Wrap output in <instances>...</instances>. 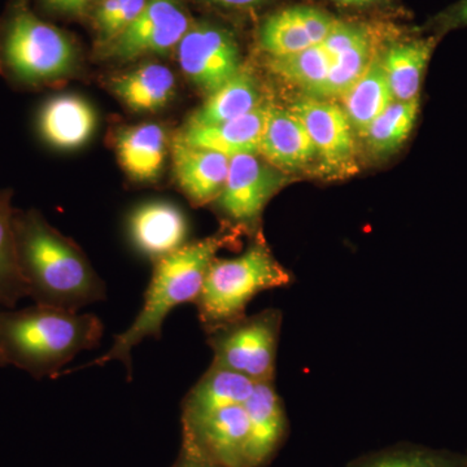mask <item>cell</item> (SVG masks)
<instances>
[{
  "label": "cell",
  "instance_id": "cell-1",
  "mask_svg": "<svg viewBox=\"0 0 467 467\" xmlns=\"http://www.w3.org/2000/svg\"><path fill=\"white\" fill-rule=\"evenodd\" d=\"M18 264L36 306L79 312L107 299L106 285L81 248L36 209L15 211Z\"/></svg>",
  "mask_w": 467,
  "mask_h": 467
},
{
  "label": "cell",
  "instance_id": "cell-2",
  "mask_svg": "<svg viewBox=\"0 0 467 467\" xmlns=\"http://www.w3.org/2000/svg\"><path fill=\"white\" fill-rule=\"evenodd\" d=\"M104 334L99 317L34 306L0 310V349L7 365L42 379L57 377L84 350L97 348Z\"/></svg>",
  "mask_w": 467,
  "mask_h": 467
},
{
  "label": "cell",
  "instance_id": "cell-3",
  "mask_svg": "<svg viewBox=\"0 0 467 467\" xmlns=\"http://www.w3.org/2000/svg\"><path fill=\"white\" fill-rule=\"evenodd\" d=\"M235 239L233 234H216L202 241L187 243L180 250L153 263L152 276L142 309L124 333L116 335L112 347L86 367H103L119 359L131 379V350L146 337L160 339L169 313L182 304L193 303L218 252ZM84 367V368H86Z\"/></svg>",
  "mask_w": 467,
  "mask_h": 467
},
{
  "label": "cell",
  "instance_id": "cell-4",
  "mask_svg": "<svg viewBox=\"0 0 467 467\" xmlns=\"http://www.w3.org/2000/svg\"><path fill=\"white\" fill-rule=\"evenodd\" d=\"M292 276L263 238L234 259H214L193 301L205 333L245 317V309L261 292L290 285Z\"/></svg>",
  "mask_w": 467,
  "mask_h": 467
},
{
  "label": "cell",
  "instance_id": "cell-5",
  "mask_svg": "<svg viewBox=\"0 0 467 467\" xmlns=\"http://www.w3.org/2000/svg\"><path fill=\"white\" fill-rule=\"evenodd\" d=\"M75 66L69 36L33 14L26 0H16L0 20V75L20 88H38Z\"/></svg>",
  "mask_w": 467,
  "mask_h": 467
},
{
  "label": "cell",
  "instance_id": "cell-6",
  "mask_svg": "<svg viewBox=\"0 0 467 467\" xmlns=\"http://www.w3.org/2000/svg\"><path fill=\"white\" fill-rule=\"evenodd\" d=\"M282 313L266 309L208 333L217 367L229 368L254 382L275 379Z\"/></svg>",
  "mask_w": 467,
  "mask_h": 467
},
{
  "label": "cell",
  "instance_id": "cell-7",
  "mask_svg": "<svg viewBox=\"0 0 467 467\" xmlns=\"http://www.w3.org/2000/svg\"><path fill=\"white\" fill-rule=\"evenodd\" d=\"M285 182L279 169L259 153H242L230 158L225 186L213 204L233 225L254 232L267 202Z\"/></svg>",
  "mask_w": 467,
  "mask_h": 467
},
{
  "label": "cell",
  "instance_id": "cell-8",
  "mask_svg": "<svg viewBox=\"0 0 467 467\" xmlns=\"http://www.w3.org/2000/svg\"><path fill=\"white\" fill-rule=\"evenodd\" d=\"M177 52L184 76L208 95L243 69L241 50L233 34L213 24L190 26Z\"/></svg>",
  "mask_w": 467,
  "mask_h": 467
},
{
  "label": "cell",
  "instance_id": "cell-9",
  "mask_svg": "<svg viewBox=\"0 0 467 467\" xmlns=\"http://www.w3.org/2000/svg\"><path fill=\"white\" fill-rule=\"evenodd\" d=\"M192 23L178 0H147L140 16L107 43V57L121 61L165 55L178 47Z\"/></svg>",
  "mask_w": 467,
  "mask_h": 467
},
{
  "label": "cell",
  "instance_id": "cell-10",
  "mask_svg": "<svg viewBox=\"0 0 467 467\" xmlns=\"http://www.w3.org/2000/svg\"><path fill=\"white\" fill-rule=\"evenodd\" d=\"M290 109L306 126L326 174L344 177L355 173V131L343 109L331 101L304 95Z\"/></svg>",
  "mask_w": 467,
  "mask_h": 467
},
{
  "label": "cell",
  "instance_id": "cell-11",
  "mask_svg": "<svg viewBox=\"0 0 467 467\" xmlns=\"http://www.w3.org/2000/svg\"><path fill=\"white\" fill-rule=\"evenodd\" d=\"M182 429L192 434L218 466L250 467V420L244 405L182 420Z\"/></svg>",
  "mask_w": 467,
  "mask_h": 467
},
{
  "label": "cell",
  "instance_id": "cell-12",
  "mask_svg": "<svg viewBox=\"0 0 467 467\" xmlns=\"http://www.w3.org/2000/svg\"><path fill=\"white\" fill-rule=\"evenodd\" d=\"M333 16L317 8L297 5L266 18L260 29V43L270 57H285L321 45L334 29Z\"/></svg>",
  "mask_w": 467,
  "mask_h": 467
},
{
  "label": "cell",
  "instance_id": "cell-13",
  "mask_svg": "<svg viewBox=\"0 0 467 467\" xmlns=\"http://www.w3.org/2000/svg\"><path fill=\"white\" fill-rule=\"evenodd\" d=\"M133 245L153 263L187 244L190 227L182 209L169 202H149L129 217Z\"/></svg>",
  "mask_w": 467,
  "mask_h": 467
},
{
  "label": "cell",
  "instance_id": "cell-14",
  "mask_svg": "<svg viewBox=\"0 0 467 467\" xmlns=\"http://www.w3.org/2000/svg\"><path fill=\"white\" fill-rule=\"evenodd\" d=\"M257 153L273 167L285 171H301L318 159L315 144L299 117L291 109L272 104L267 109Z\"/></svg>",
  "mask_w": 467,
  "mask_h": 467
},
{
  "label": "cell",
  "instance_id": "cell-15",
  "mask_svg": "<svg viewBox=\"0 0 467 467\" xmlns=\"http://www.w3.org/2000/svg\"><path fill=\"white\" fill-rule=\"evenodd\" d=\"M175 182L192 205L216 201L229 174L230 158L216 150L189 146L175 138L171 143Z\"/></svg>",
  "mask_w": 467,
  "mask_h": 467
},
{
  "label": "cell",
  "instance_id": "cell-16",
  "mask_svg": "<svg viewBox=\"0 0 467 467\" xmlns=\"http://www.w3.org/2000/svg\"><path fill=\"white\" fill-rule=\"evenodd\" d=\"M250 420V467H265L281 450L288 431L284 402L275 382L256 383L244 404Z\"/></svg>",
  "mask_w": 467,
  "mask_h": 467
},
{
  "label": "cell",
  "instance_id": "cell-17",
  "mask_svg": "<svg viewBox=\"0 0 467 467\" xmlns=\"http://www.w3.org/2000/svg\"><path fill=\"white\" fill-rule=\"evenodd\" d=\"M97 126L94 107L78 95H57L46 101L39 110V133L57 150H72L85 146Z\"/></svg>",
  "mask_w": 467,
  "mask_h": 467
},
{
  "label": "cell",
  "instance_id": "cell-18",
  "mask_svg": "<svg viewBox=\"0 0 467 467\" xmlns=\"http://www.w3.org/2000/svg\"><path fill=\"white\" fill-rule=\"evenodd\" d=\"M269 106V103L260 104L247 115L223 124L186 125L175 138L189 146L216 150L227 158L242 153H257Z\"/></svg>",
  "mask_w": 467,
  "mask_h": 467
},
{
  "label": "cell",
  "instance_id": "cell-19",
  "mask_svg": "<svg viewBox=\"0 0 467 467\" xmlns=\"http://www.w3.org/2000/svg\"><path fill=\"white\" fill-rule=\"evenodd\" d=\"M168 144L167 131L155 122L125 128L116 135L119 164L137 182L158 180L167 160Z\"/></svg>",
  "mask_w": 467,
  "mask_h": 467
},
{
  "label": "cell",
  "instance_id": "cell-20",
  "mask_svg": "<svg viewBox=\"0 0 467 467\" xmlns=\"http://www.w3.org/2000/svg\"><path fill=\"white\" fill-rule=\"evenodd\" d=\"M438 42V36L410 39L392 46L384 57H380L393 100L420 99L427 67Z\"/></svg>",
  "mask_w": 467,
  "mask_h": 467
},
{
  "label": "cell",
  "instance_id": "cell-21",
  "mask_svg": "<svg viewBox=\"0 0 467 467\" xmlns=\"http://www.w3.org/2000/svg\"><path fill=\"white\" fill-rule=\"evenodd\" d=\"M256 382L250 378L212 364L198 383L184 396L182 420H192L218 409L244 405Z\"/></svg>",
  "mask_w": 467,
  "mask_h": 467
},
{
  "label": "cell",
  "instance_id": "cell-22",
  "mask_svg": "<svg viewBox=\"0 0 467 467\" xmlns=\"http://www.w3.org/2000/svg\"><path fill=\"white\" fill-rule=\"evenodd\" d=\"M110 90L134 112H158L173 99L177 81L161 64H146L131 72L113 77Z\"/></svg>",
  "mask_w": 467,
  "mask_h": 467
},
{
  "label": "cell",
  "instance_id": "cell-23",
  "mask_svg": "<svg viewBox=\"0 0 467 467\" xmlns=\"http://www.w3.org/2000/svg\"><path fill=\"white\" fill-rule=\"evenodd\" d=\"M263 103L256 79L247 70L242 69L225 85L209 94L208 99L192 113L186 125L223 124L247 115Z\"/></svg>",
  "mask_w": 467,
  "mask_h": 467
},
{
  "label": "cell",
  "instance_id": "cell-24",
  "mask_svg": "<svg viewBox=\"0 0 467 467\" xmlns=\"http://www.w3.org/2000/svg\"><path fill=\"white\" fill-rule=\"evenodd\" d=\"M340 99L353 131L365 137L368 129L392 103L393 98L380 57H374L367 72Z\"/></svg>",
  "mask_w": 467,
  "mask_h": 467
},
{
  "label": "cell",
  "instance_id": "cell-25",
  "mask_svg": "<svg viewBox=\"0 0 467 467\" xmlns=\"http://www.w3.org/2000/svg\"><path fill=\"white\" fill-rule=\"evenodd\" d=\"M12 190H0V306L14 309L17 301L29 296L18 264L15 236Z\"/></svg>",
  "mask_w": 467,
  "mask_h": 467
},
{
  "label": "cell",
  "instance_id": "cell-26",
  "mask_svg": "<svg viewBox=\"0 0 467 467\" xmlns=\"http://www.w3.org/2000/svg\"><path fill=\"white\" fill-rule=\"evenodd\" d=\"M333 57L324 46L316 45L306 50L269 58V67L287 84L301 88L306 97H315L327 78Z\"/></svg>",
  "mask_w": 467,
  "mask_h": 467
},
{
  "label": "cell",
  "instance_id": "cell-27",
  "mask_svg": "<svg viewBox=\"0 0 467 467\" xmlns=\"http://www.w3.org/2000/svg\"><path fill=\"white\" fill-rule=\"evenodd\" d=\"M420 100H393L365 134L368 147L376 155H389L410 137L420 115Z\"/></svg>",
  "mask_w": 467,
  "mask_h": 467
},
{
  "label": "cell",
  "instance_id": "cell-28",
  "mask_svg": "<svg viewBox=\"0 0 467 467\" xmlns=\"http://www.w3.org/2000/svg\"><path fill=\"white\" fill-rule=\"evenodd\" d=\"M347 467H467V456L422 445L399 444L358 457Z\"/></svg>",
  "mask_w": 467,
  "mask_h": 467
},
{
  "label": "cell",
  "instance_id": "cell-29",
  "mask_svg": "<svg viewBox=\"0 0 467 467\" xmlns=\"http://www.w3.org/2000/svg\"><path fill=\"white\" fill-rule=\"evenodd\" d=\"M374 57H376L373 52V39L370 34H368L358 43L333 57L327 78L319 88L317 94L312 98L326 100L342 98L367 72Z\"/></svg>",
  "mask_w": 467,
  "mask_h": 467
},
{
  "label": "cell",
  "instance_id": "cell-30",
  "mask_svg": "<svg viewBox=\"0 0 467 467\" xmlns=\"http://www.w3.org/2000/svg\"><path fill=\"white\" fill-rule=\"evenodd\" d=\"M146 3L147 0H126L125 5L119 8L115 16L110 18L109 24L99 30L103 41L109 43L116 38L119 34L124 32L126 27L140 16Z\"/></svg>",
  "mask_w": 467,
  "mask_h": 467
},
{
  "label": "cell",
  "instance_id": "cell-31",
  "mask_svg": "<svg viewBox=\"0 0 467 467\" xmlns=\"http://www.w3.org/2000/svg\"><path fill=\"white\" fill-rule=\"evenodd\" d=\"M171 467H220L202 450L187 430L182 429L180 453Z\"/></svg>",
  "mask_w": 467,
  "mask_h": 467
},
{
  "label": "cell",
  "instance_id": "cell-32",
  "mask_svg": "<svg viewBox=\"0 0 467 467\" xmlns=\"http://www.w3.org/2000/svg\"><path fill=\"white\" fill-rule=\"evenodd\" d=\"M436 32L435 36L451 32V30L467 27V0H459L450 7L445 8L431 23Z\"/></svg>",
  "mask_w": 467,
  "mask_h": 467
},
{
  "label": "cell",
  "instance_id": "cell-33",
  "mask_svg": "<svg viewBox=\"0 0 467 467\" xmlns=\"http://www.w3.org/2000/svg\"><path fill=\"white\" fill-rule=\"evenodd\" d=\"M39 5L51 14L64 16L84 15L97 0H38Z\"/></svg>",
  "mask_w": 467,
  "mask_h": 467
},
{
  "label": "cell",
  "instance_id": "cell-34",
  "mask_svg": "<svg viewBox=\"0 0 467 467\" xmlns=\"http://www.w3.org/2000/svg\"><path fill=\"white\" fill-rule=\"evenodd\" d=\"M207 2L227 8H248L261 5L266 0H207Z\"/></svg>",
  "mask_w": 467,
  "mask_h": 467
},
{
  "label": "cell",
  "instance_id": "cell-35",
  "mask_svg": "<svg viewBox=\"0 0 467 467\" xmlns=\"http://www.w3.org/2000/svg\"><path fill=\"white\" fill-rule=\"evenodd\" d=\"M334 2L346 5H374V3L382 2V0H334Z\"/></svg>",
  "mask_w": 467,
  "mask_h": 467
},
{
  "label": "cell",
  "instance_id": "cell-36",
  "mask_svg": "<svg viewBox=\"0 0 467 467\" xmlns=\"http://www.w3.org/2000/svg\"><path fill=\"white\" fill-rule=\"evenodd\" d=\"M7 361H5V355H3L2 349H0V367H5Z\"/></svg>",
  "mask_w": 467,
  "mask_h": 467
}]
</instances>
